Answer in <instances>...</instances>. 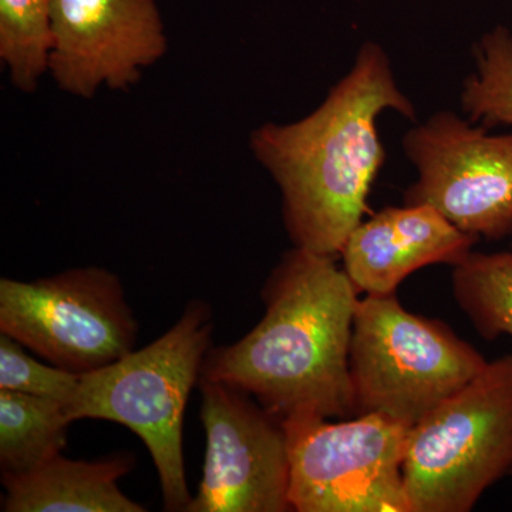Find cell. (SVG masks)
Listing matches in <instances>:
<instances>
[{"mask_svg":"<svg viewBox=\"0 0 512 512\" xmlns=\"http://www.w3.org/2000/svg\"><path fill=\"white\" fill-rule=\"evenodd\" d=\"M79 373L46 366L23 350L22 343L6 333L0 336V389L47 397L66 404L79 386Z\"/></svg>","mask_w":512,"mask_h":512,"instance_id":"17","label":"cell"},{"mask_svg":"<svg viewBox=\"0 0 512 512\" xmlns=\"http://www.w3.org/2000/svg\"><path fill=\"white\" fill-rule=\"evenodd\" d=\"M477 73L468 77L461 107L468 120L488 128L512 126V33L497 26L476 46Z\"/></svg>","mask_w":512,"mask_h":512,"instance_id":"16","label":"cell"},{"mask_svg":"<svg viewBox=\"0 0 512 512\" xmlns=\"http://www.w3.org/2000/svg\"><path fill=\"white\" fill-rule=\"evenodd\" d=\"M512 474V473H511Z\"/></svg>","mask_w":512,"mask_h":512,"instance_id":"18","label":"cell"},{"mask_svg":"<svg viewBox=\"0 0 512 512\" xmlns=\"http://www.w3.org/2000/svg\"><path fill=\"white\" fill-rule=\"evenodd\" d=\"M212 328L210 306L191 302L156 342L80 375L76 393L64 404L72 423L114 421L144 441L156 464L167 511H187L192 498L185 480L183 421L211 348Z\"/></svg>","mask_w":512,"mask_h":512,"instance_id":"3","label":"cell"},{"mask_svg":"<svg viewBox=\"0 0 512 512\" xmlns=\"http://www.w3.org/2000/svg\"><path fill=\"white\" fill-rule=\"evenodd\" d=\"M478 238L426 204L389 207L362 221L343 245V269L357 292L389 295L427 265L456 266Z\"/></svg>","mask_w":512,"mask_h":512,"instance_id":"11","label":"cell"},{"mask_svg":"<svg viewBox=\"0 0 512 512\" xmlns=\"http://www.w3.org/2000/svg\"><path fill=\"white\" fill-rule=\"evenodd\" d=\"M53 0H0V59L22 92L49 70Z\"/></svg>","mask_w":512,"mask_h":512,"instance_id":"15","label":"cell"},{"mask_svg":"<svg viewBox=\"0 0 512 512\" xmlns=\"http://www.w3.org/2000/svg\"><path fill=\"white\" fill-rule=\"evenodd\" d=\"M49 72L73 96L124 90L167 52L156 0H53Z\"/></svg>","mask_w":512,"mask_h":512,"instance_id":"10","label":"cell"},{"mask_svg":"<svg viewBox=\"0 0 512 512\" xmlns=\"http://www.w3.org/2000/svg\"><path fill=\"white\" fill-rule=\"evenodd\" d=\"M403 150L419 173L404 204L430 205L478 239L512 234V134L440 111L404 136Z\"/></svg>","mask_w":512,"mask_h":512,"instance_id":"8","label":"cell"},{"mask_svg":"<svg viewBox=\"0 0 512 512\" xmlns=\"http://www.w3.org/2000/svg\"><path fill=\"white\" fill-rule=\"evenodd\" d=\"M134 458L121 453L97 461H77L62 453L22 476H2L5 512H144L120 490Z\"/></svg>","mask_w":512,"mask_h":512,"instance_id":"12","label":"cell"},{"mask_svg":"<svg viewBox=\"0 0 512 512\" xmlns=\"http://www.w3.org/2000/svg\"><path fill=\"white\" fill-rule=\"evenodd\" d=\"M289 504L299 512H410L403 463L410 427L383 414L282 420Z\"/></svg>","mask_w":512,"mask_h":512,"instance_id":"6","label":"cell"},{"mask_svg":"<svg viewBox=\"0 0 512 512\" xmlns=\"http://www.w3.org/2000/svg\"><path fill=\"white\" fill-rule=\"evenodd\" d=\"M262 295L261 322L234 345L210 348L200 377L244 390L279 420L355 414L350 343L359 292L335 256L293 248Z\"/></svg>","mask_w":512,"mask_h":512,"instance_id":"2","label":"cell"},{"mask_svg":"<svg viewBox=\"0 0 512 512\" xmlns=\"http://www.w3.org/2000/svg\"><path fill=\"white\" fill-rule=\"evenodd\" d=\"M64 403L0 389L2 476H22L62 453L70 426Z\"/></svg>","mask_w":512,"mask_h":512,"instance_id":"13","label":"cell"},{"mask_svg":"<svg viewBox=\"0 0 512 512\" xmlns=\"http://www.w3.org/2000/svg\"><path fill=\"white\" fill-rule=\"evenodd\" d=\"M454 298L481 338H512V252H473L454 266Z\"/></svg>","mask_w":512,"mask_h":512,"instance_id":"14","label":"cell"},{"mask_svg":"<svg viewBox=\"0 0 512 512\" xmlns=\"http://www.w3.org/2000/svg\"><path fill=\"white\" fill-rule=\"evenodd\" d=\"M394 110L414 120L383 47H360L352 70L302 120L268 123L252 133L251 150L278 184L295 247L338 256L363 221L386 151L377 119Z\"/></svg>","mask_w":512,"mask_h":512,"instance_id":"1","label":"cell"},{"mask_svg":"<svg viewBox=\"0 0 512 512\" xmlns=\"http://www.w3.org/2000/svg\"><path fill=\"white\" fill-rule=\"evenodd\" d=\"M198 383L207 451L200 488L187 512L291 510L282 420L231 384L205 377Z\"/></svg>","mask_w":512,"mask_h":512,"instance_id":"9","label":"cell"},{"mask_svg":"<svg viewBox=\"0 0 512 512\" xmlns=\"http://www.w3.org/2000/svg\"><path fill=\"white\" fill-rule=\"evenodd\" d=\"M512 473V355L491 360L466 386L410 427L403 478L410 512L473 510Z\"/></svg>","mask_w":512,"mask_h":512,"instance_id":"4","label":"cell"},{"mask_svg":"<svg viewBox=\"0 0 512 512\" xmlns=\"http://www.w3.org/2000/svg\"><path fill=\"white\" fill-rule=\"evenodd\" d=\"M0 330L79 375L117 362L137 339L119 276L96 266L32 282L2 278Z\"/></svg>","mask_w":512,"mask_h":512,"instance_id":"7","label":"cell"},{"mask_svg":"<svg viewBox=\"0 0 512 512\" xmlns=\"http://www.w3.org/2000/svg\"><path fill=\"white\" fill-rule=\"evenodd\" d=\"M487 363L440 320L404 309L396 293L357 303L350 343L356 416L383 414L413 427Z\"/></svg>","mask_w":512,"mask_h":512,"instance_id":"5","label":"cell"}]
</instances>
